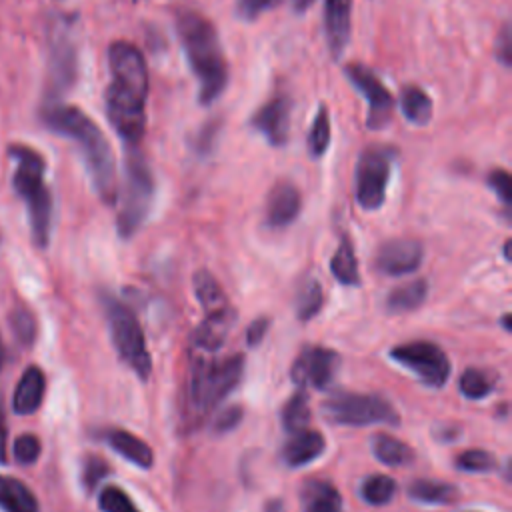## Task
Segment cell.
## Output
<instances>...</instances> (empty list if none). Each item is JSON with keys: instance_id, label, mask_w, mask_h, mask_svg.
Segmentation results:
<instances>
[{"instance_id": "6", "label": "cell", "mask_w": 512, "mask_h": 512, "mask_svg": "<svg viewBox=\"0 0 512 512\" xmlns=\"http://www.w3.org/2000/svg\"><path fill=\"white\" fill-rule=\"evenodd\" d=\"M106 318H108V326H110L112 344H114L118 356L142 380H146L152 370V360H150L138 318L126 304H122L114 298H106Z\"/></svg>"}, {"instance_id": "30", "label": "cell", "mask_w": 512, "mask_h": 512, "mask_svg": "<svg viewBox=\"0 0 512 512\" xmlns=\"http://www.w3.org/2000/svg\"><path fill=\"white\" fill-rule=\"evenodd\" d=\"M192 286H194V292H196V298L198 302L204 306L206 312L210 310H218L222 306H226V296L222 292V288L218 286L216 278L206 272V270H200L194 274L192 278Z\"/></svg>"}, {"instance_id": "40", "label": "cell", "mask_w": 512, "mask_h": 512, "mask_svg": "<svg viewBox=\"0 0 512 512\" xmlns=\"http://www.w3.org/2000/svg\"><path fill=\"white\" fill-rule=\"evenodd\" d=\"M280 0H236V6H234V12L240 20H246V22H252L256 20L262 12L270 10L272 6H276Z\"/></svg>"}, {"instance_id": "8", "label": "cell", "mask_w": 512, "mask_h": 512, "mask_svg": "<svg viewBox=\"0 0 512 512\" xmlns=\"http://www.w3.org/2000/svg\"><path fill=\"white\" fill-rule=\"evenodd\" d=\"M394 156V148L388 146H370L360 154L354 176V192L364 210H378L384 204Z\"/></svg>"}, {"instance_id": "39", "label": "cell", "mask_w": 512, "mask_h": 512, "mask_svg": "<svg viewBox=\"0 0 512 512\" xmlns=\"http://www.w3.org/2000/svg\"><path fill=\"white\" fill-rule=\"evenodd\" d=\"M108 474V464L100 456H88L82 464V482L86 490H94L100 480Z\"/></svg>"}, {"instance_id": "7", "label": "cell", "mask_w": 512, "mask_h": 512, "mask_svg": "<svg viewBox=\"0 0 512 512\" xmlns=\"http://www.w3.org/2000/svg\"><path fill=\"white\" fill-rule=\"evenodd\" d=\"M322 412L330 422L340 426H368L374 422L394 426L400 420L394 406L376 394L338 392L322 404Z\"/></svg>"}, {"instance_id": "25", "label": "cell", "mask_w": 512, "mask_h": 512, "mask_svg": "<svg viewBox=\"0 0 512 512\" xmlns=\"http://www.w3.org/2000/svg\"><path fill=\"white\" fill-rule=\"evenodd\" d=\"M330 270L334 274V278L340 282V284H346V286H356L360 282V272H358V260H356V254H354V246L350 242L348 236H342L340 238V244L332 256V262H330Z\"/></svg>"}, {"instance_id": "43", "label": "cell", "mask_w": 512, "mask_h": 512, "mask_svg": "<svg viewBox=\"0 0 512 512\" xmlns=\"http://www.w3.org/2000/svg\"><path fill=\"white\" fill-rule=\"evenodd\" d=\"M240 420H242V408L240 406H228L218 414V418L214 422V430L218 434L230 432L240 424Z\"/></svg>"}, {"instance_id": "20", "label": "cell", "mask_w": 512, "mask_h": 512, "mask_svg": "<svg viewBox=\"0 0 512 512\" xmlns=\"http://www.w3.org/2000/svg\"><path fill=\"white\" fill-rule=\"evenodd\" d=\"M46 390V378L44 372L38 366H28L14 390L12 396V408L16 414H32L40 408L42 398Z\"/></svg>"}, {"instance_id": "36", "label": "cell", "mask_w": 512, "mask_h": 512, "mask_svg": "<svg viewBox=\"0 0 512 512\" xmlns=\"http://www.w3.org/2000/svg\"><path fill=\"white\" fill-rule=\"evenodd\" d=\"M456 466L466 472H490L498 466V460L494 458V454H490L486 450L472 448V450H464L462 454L456 456Z\"/></svg>"}, {"instance_id": "4", "label": "cell", "mask_w": 512, "mask_h": 512, "mask_svg": "<svg viewBox=\"0 0 512 512\" xmlns=\"http://www.w3.org/2000/svg\"><path fill=\"white\" fill-rule=\"evenodd\" d=\"M154 198V176L148 166V162L136 154L130 152L124 162V182L120 188V200L118 206V234L122 238H130L146 220L150 206Z\"/></svg>"}, {"instance_id": "16", "label": "cell", "mask_w": 512, "mask_h": 512, "mask_svg": "<svg viewBox=\"0 0 512 512\" xmlns=\"http://www.w3.org/2000/svg\"><path fill=\"white\" fill-rule=\"evenodd\" d=\"M302 208V196L300 190L288 182L282 180L272 186L268 200H266V224L272 228H284L296 220Z\"/></svg>"}, {"instance_id": "41", "label": "cell", "mask_w": 512, "mask_h": 512, "mask_svg": "<svg viewBox=\"0 0 512 512\" xmlns=\"http://www.w3.org/2000/svg\"><path fill=\"white\" fill-rule=\"evenodd\" d=\"M488 186L492 188V192L498 196V200L504 206H510L512 202V184H510V174L502 168H496L488 174Z\"/></svg>"}, {"instance_id": "21", "label": "cell", "mask_w": 512, "mask_h": 512, "mask_svg": "<svg viewBox=\"0 0 512 512\" xmlns=\"http://www.w3.org/2000/svg\"><path fill=\"white\" fill-rule=\"evenodd\" d=\"M304 512H344L340 492L326 480H308L302 486Z\"/></svg>"}, {"instance_id": "50", "label": "cell", "mask_w": 512, "mask_h": 512, "mask_svg": "<svg viewBox=\"0 0 512 512\" xmlns=\"http://www.w3.org/2000/svg\"><path fill=\"white\" fill-rule=\"evenodd\" d=\"M4 364V350H2V342H0V368Z\"/></svg>"}, {"instance_id": "26", "label": "cell", "mask_w": 512, "mask_h": 512, "mask_svg": "<svg viewBox=\"0 0 512 512\" xmlns=\"http://www.w3.org/2000/svg\"><path fill=\"white\" fill-rule=\"evenodd\" d=\"M372 452L376 460L386 466H406L414 460V450L406 442L388 434L374 436Z\"/></svg>"}, {"instance_id": "15", "label": "cell", "mask_w": 512, "mask_h": 512, "mask_svg": "<svg viewBox=\"0 0 512 512\" xmlns=\"http://www.w3.org/2000/svg\"><path fill=\"white\" fill-rule=\"evenodd\" d=\"M352 28V0H326L324 2V32L330 54L338 60L350 40Z\"/></svg>"}, {"instance_id": "23", "label": "cell", "mask_w": 512, "mask_h": 512, "mask_svg": "<svg viewBox=\"0 0 512 512\" xmlns=\"http://www.w3.org/2000/svg\"><path fill=\"white\" fill-rule=\"evenodd\" d=\"M0 508L4 512H38V500L24 482L0 476Z\"/></svg>"}, {"instance_id": "11", "label": "cell", "mask_w": 512, "mask_h": 512, "mask_svg": "<svg viewBox=\"0 0 512 512\" xmlns=\"http://www.w3.org/2000/svg\"><path fill=\"white\" fill-rule=\"evenodd\" d=\"M338 364V356L322 346H306L292 366V380L300 388H326Z\"/></svg>"}, {"instance_id": "2", "label": "cell", "mask_w": 512, "mask_h": 512, "mask_svg": "<svg viewBox=\"0 0 512 512\" xmlns=\"http://www.w3.org/2000/svg\"><path fill=\"white\" fill-rule=\"evenodd\" d=\"M42 120L52 132L76 142L94 190L106 204H114L118 196L114 154L100 126L78 106L62 102H50L44 106Z\"/></svg>"}, {"instance_id": "35", "label": "cell", "mask_w": 512, "mask_h": 512, "mask_svg": "<svg viewBox=\"0 0 512 512\" xmlns=\"http://www.w3.org/2000/svg\"><path fill=\"white\" fill-rule=\"evenodd\" d=\"M8 322H10L12 334L18 340V344L20 346H32V342L36 340V320H34L32 312L26 306L18 304L10 310Z\"/></svg>"}, {"instance_id": "12", "label": "cell", "mask_w": 512, "mask_h": 512, "mask_svg": "<svg viewBox=\"0 0 512 512\" xmlns=\"http://www.w3.org/2000/svg\"><path fill=\"white\" fill-rule=\"evenodd\" d=\"M292 102L288 94H274L250 118V126L260 132L270 146H284L290 134Z\"/></svg>"}, {"instance_id": "27", "label": "cell", "mask_w": 512, "mask_h": 512, "mask_svg": "<svg viewBox=\"0 0 512 512\" xmlns=\"http://www.w3.org/2000/svg\"><path fill=\"white\" fill-rule=\"evenodd\" d=\"M408 496L422 504H448L458 498V490L452 484L422 478V480L410 482Z\"/></svg>"}, {"instance_id": "28", "label": "cell", "mask_w": 512, "mask_h": 512, "mask_svg": "<svg viewBox=\"0 0 512 512\" xmlns=\"http://www.w3.org/2000/svg\"><path fill=\"white\" fill-rule=\"evenodd\" d=\"M426 294H428V284L422 278L400 284L388 294L386 308L390 312H410L424 302Z\"/></svg>"}, {"instance_id": "24", "label": "cell", "mask_w": 512, "mask_h": 512, "mask_svg": "<svg viewBox=\"0 0 512 512\" xmlns=\"http://www.w3.org/2000/svg\"><path fill=\"white\" fill-rule=\"evenodd\" d=\"M432 98L416 84L404 86L400 92V110L414 126H426L432 120Z\"/></svg>"}, {"instance_id": "1", "label": "cell", "mask_w": 512, "mask_h": 512, "mask_svg": "<svg viewBox=\"0 0 512 512\" xmlns=\"http://www.w3.org/2000/svg\"><path fill=\"white\" fill-rule=\"evenodd\" d=\"M110 84L104 94L106 116L126 146L136 148L146 130L148 68L140 48L126 40L108 46Z\"/></svg>"}, {"instance_id": "32", "label": "cell", "mask_w": 512, "mask_h": 512, "mask_svg": "<svg viewBox=\"0 0 512 512\" xmlns=\"http://www.w3.org/2000/svg\"><path fill=\"white\" fill-rule=\"evenodd\" d=\"M324 304V292L318 280L308 278L302 282L296 298V312L300 320H310L314 318Z\"/></svg>"}, {"instance_id": "13", "label": "cell", "mask_w": 512, "mask_h": 512, "mask_svg": "<svg viewBox=\"0 0 512 512\" xmlns=\"http://www.w3.org/2000/svg\"><path fill=\"white\" fill-rule=\"evenodd\" d=\"M76 72L78 60L74 42L66 34H58L52 42L48 58L50 98H60L64 92H68L76 80Z\"/></svg>"}, {"instance_id": "47", "label": "cell", "mask_w": 512, "mask_h": 512, "mask_svg": "<svg viewBox=\"0 0 512 512\" xmlns=\"http://www.w3.org/2000/svg\"><path fill=\"white\" fill-rule=\"evenodd\" d=\"M314 2H316V0H290L294 12H304V10H308Z\"/></svg>"}, {"instance_id": "9", "label": "cell", "mask_w": 512, "mask_h": 512, "mask_svg": "<svg viewBox=\"0 0 512 512\" xmlns=\"http://www.w3.org/2000/svg\"><path fill=\"white\" fill-rule=\"evenodd\" d=\"M394 362L410 370L430 388H440L450 376V360L444 350L432 342H408L390 350Z\"/></svg>"}, {"instance_id": "37", "label": "cell", "mask_w": 512, "mask_h": 512, "mask_svg": "<svg viewBox=\"0 0 512 512\" xmlns=\"http://www.w3.org/2000/svg\"><path fill=\"white\" fill-rule=\"evenodd\" d=\"M98 504L102 512H140L128 494L118 486H106L98 494Z\"/></svg>"}, {"instance_id": "48", "label": "cell", "mask_w": 512, "mask_h": 512, "mask_svg": "<svg viewBox=\"0 0 512 512\" xmlns=\"http://www.w3.org/2000/svg\"><path fill=\"white\" fill-rule=\"evenodd\" d=\"M264 512H284V506L280 500H268L264 506Z\"/></svg>"}, {"instance_id": "33", "label": "cell", "mask_w": 512, "mask_h": 512, "mask_svg": "<svg viewBox=\"0 0 512 512\" xmlns=\"http://www.w3.org/2000/svg\"><path fill=\"white\" fill-rule=\"evenodd\" d=\"M362 498L372 504V506H382V504H388L394 494H396V482L386 476V474H374V476H368L364 482H362Z\"/></svg>"}, {"instance_id": "10", "label": "cell", "mask_w": 512, "mask_h": 512, "mask_svg": "<svg viewBox=\"0 0 512 512\" xmlns=\"http://www.w3.org/2000/svg\"><path fill=\"white\" fill-rule=\"evenodd\" d=\"M344 74L348 82L364 96L368 104V116H366V126L370 130H380L392 120V110H394V98L390 90L382 84V80L364 64L360 62H350L344 68Z\"/></svg>"}, {"instance_id": "5", "label": "cell", "mask_w": 512, "mask_h": 512, "mask_svg": "<svg viewBox=\"0 0 512 512\" xmlns=\"http://www.w3.org/2000/svg\"><path fill=\"white\" fill-rule=\"evenodd\" d=\"M242 370V356H230L224 360H196L188 376L190 404L202 412L214 408L240 382Z\"/></svg>"}, {"instance_id": "29", "label": "cell", "mask_w": 512, "mask_h": 512, "mask_svg": "<svg viewBox=\"0 0 512 512\" xmlns=\"http://www.w3.org/2000/svg\"><path fill=\"white\" fill-rule=\"evenodd\" d=\"M330 138H332V126H330V114L326 104L318 106V112L312 120L308 138H306V146H308V154L312 158H322L330 146Z\"/></svg>"}, {"instance_id": "31", "label": "cell", "mask_w": 512, "mask_h": 512, "mask_svg": "<svg viewBox=\"0 0 512 512\" xmlns=\"http://www.w3.org/2000/svg\"><path fill=\"white\" fill-rule=\"evenodd\" d=\"M282 424L284 428L292 434L298 430L308 428L310 424V406H308V396L304 390L296 392L282 408Z\"/></svg>"}, {"instance_id": "44", "label": "cell", "mask_w": 512, "mask_h": 512, "mask_svg": "<svg viewBox=\"0 0 512 512\" xmlns=\"http://www.w3.org/2000/svg\"><path fill=\"white\" fill-rule=\"evenodd\" d=\"M216 134H218V122H206L200 130V134L194 138V148L202 154H208L214 146Z\"/></svg>"}, {"instance_id": "49", "label": "cell", "mask_w": 512, "mask_h": 512, "mask_svg": "<svg viewBox=\"0 0 512 512\" xmlns=\"http://www.w3.org/2000/svg\"><path fill=\"white\" fill-rule=\"evenodd\" d=\"M502 324H504V328H506V330H510V314H504Z\"/></svg>"}, {"instance_id": "3", "label": "cell", "mask_w": 512, "mask_h": 512, "mask_svg": "<svg viewBox=\"0 0 512 512\" xmlns=\"http://www.w3.org/2000/svg\"><path fill=\"white\" fill-rule=\"evenodd\" d=\"M176 30L190 70L198 80V102L210 106L228 84V64L214 24L196 10H180Z\"/></svg>"}, {"instance_id": "38", "label": "cell", "mask_w": 512, "mask_h": 512, "mask_svg": "<svg viewBox=\"0 0 512 512\" xmlns=\"http://www.w3.org/2000/svg\"><path fill=\"white\" fill-rule=\"evenodd\" d=\"M14 458L16 462L20 464H34L40 456V440L34 436V434H20L16 440H14Z\"/></svg>"}, {"instance_id": "45", "label": "cell", "mask_w": 512, "mask_h": 512, "mask_svg": "<svg viewBox=\"0 0 512 512\" xmlns=\"http://www.w3.org/2000/svg\"><path fill=\"white\" fill-rule=\"evenodd\" d=\"M268 326H270L268 318H256V320L248 326V330H246V342H248L250 346H258V344L262 342L264 334L268 332Z\"/></svg>"}, {"instance_id": "18", "label": "cell", "mask_w": 512, "mask_h": 512, "mask_svg": "<svg viewBox=\"0 0 512 512\" xmlns=\"http://www.w3.org/2000/svg\"><path fill=\"white\" fill-rule=\"evenodd\" d=\"M324 450H326L324 436L318 430L304 428V430L292 432L290 440L282 448V458L288 466L300 468L320 458Z\"/></svg>"}, {"instance_id": "22", "label": "cell", "mask_w": 512, "mask_h": 512, "mask_svg": "<svg viewBox=\"0 0 512 512\" xmlns=\"http://www.w3.org/2000/svg\"><path fill=\"white\" fill-rule=\"evenodd\" d=\"M106 440L128 462H132V464H136L140 468H150L152 466V462H154L152 448L144 440L134 436L132 432L116 428V430H110L106 434Z\"/></svg>"}, {"instance_id": "14", "label": "cell", "mask_w": 512, "mask_h": 512, "mask_svg": "<svg viewBox=\"0 0 512 512\" xmlns=\"http://www.w3.org/2000/svg\"><path fill=\"white\" fill-rule=\"evenodd\" d=\"M422 244L414 238H394L380 246L376 268L388 276H404L414 272L422 262Z\"/></svg>"}, {"instance_id": "34", "label": "cell", "mask_w": 512, "mask_h": 512, "mask_svg": "<svg viewBox=\"0 0 512 512\" xmlns=\"http://www.w3.org/2000/svg\"><path fill=\"white\" fill-rule=\"evenodd\" d=\"M458 386H460L462 396H466L470 400H480L492 392L494 378L480 368H468L462 372Z\"/></svg>"}, {"instance_id": "19", "label": "cell", "mask_w": 512, "mask_h": 512, "mask_svg": "<svg viewBox=\"0 0 512 512\" xmlns=\"http://www.w3.org/2000/svg\"><path fill=\"white\" fill-rule=\"evenodd\" d=\"M22 200L28 206L32 240L38 248H44L48 244L50 224H52V196H50V190L44 184L38 190L26 194Z\"/></svg>"}, {"instance_id": "17", "label": "cell", "mask_w": 512, "mask_h": 512, "mask_svg": "<svg viewBox=\"0 0 512 512\" xmlns=\"http://www.w3.org/2000/svg\"><path fill=\"white\" fill-rule=\"evenodd\" d=\"M234 320H236L234 308L228 304L218 310L206 312L204 320L196 326V330L192 334V344L204 352L218 350L224 344L226 336L230 334Z\"/></svg>"}, {"instance_id": "42", "label": "cell", "mask_w": 512, "mask_h": 512, "mask_svg": "<svg viewBox=\"0 0 512 512\" xmlns=\"http://www.w3.org/2000/svg\"><path fill=\"white\" fill-rule=\"evenodd\" d=\"M496 58L502 62V66H510L512 64V32H510V24L506 22L502 26V30L496 36V50H494Z\"/></svg>"}, {"instance_id": "46", "label": "cell", "mask_w": 512, "mask_h": 512, "mask_svg": "<svg viewBox=\"0 0 512 512\" xmlns=\"http://www.w3.org/2000/svg\"><path fill=\"white\" fill-rule=\"evenodd\" d=\"M6 462V424H4V414L0 408V464Z\"/></svg>"}]
</instances>
